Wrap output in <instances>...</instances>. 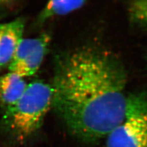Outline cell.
Here are the masks:
<instances>
[{"mask_svg":"<svg viewBox=\"0 0 147 147\" xmlns=\"http://www.w3.org/2000/svg\"><path fill=\"white\" fill-rule=\"evenodd\" d=\"M126 83L125 68L115 55L96 46H81L57 59L52 107L74 137L94 144L125 118Z\"/></svg>","mask_w":147,"mask_h":147,"instance_id":"obj_1","label":"cell"},{"mask_svg":"<svg viewBox=\"0 0 147 147\" xmlns=\"http://www.w3.org/2000/svg\"><path fill=\"white\" fill-rule=\"evenodd\" d=\"M51 84L35 80L28 84L24 94L12 106L4 110L1 126L16 144H24L39 131L52 106Z\"/></svg>","mask_w":147,"mask_h":147,"instance_id":"obj_2","label":"cell"},{"mask_svg":"<svg viewBox=\"0 0 147 147\" xmlns=\"http://www.w3.org/2000/svg\"><path fill=\"white\" fill-rule=\"evenodd\" d=\"M106 147H147V93L128 94L125 118L106 137Z\"/></svg>","mask_w":147,"mask_h":147,"instance_id":"obj_3","label":"cell"},{"mask_svg":"<svg viewBox=\"0 0 147 147\" xmlns=\"http://www.w3.org/2000/svg\"><path fill=\"white\" fill-rule=\"evenodd\" d=\"M51 40L48 33L34 38L23 39L9 65V72L22 78L31 77L40 68Z\"/></svg>","mask_w":147,"mask_h":147,"instance_id":"obj_4","label":"cell"},{"mask_svg":"<svg viewBox=\"0 0 147 147\" xmlns=\"http://www.w3.org/2000/svg\"><path fill=\"white\" fill-rule=\"evenodd\" d=\"M25 20L18 18L0 24V69L9 66L23 39Z\"/></svg>","mask_w":147,"mask_h":147,"instance_id":"obj_5","label":"cell"},{"mask_svg":"<svg viewBox=\"0 0 147 147\" xmlns=\"http://www.w3.org/2000/svg\"><path fill=\"white\" fill-rule=\"evenodd\" d=\"M28 84L24 78L9 72L0 77V106L4 110L12 106L25 91Z\"/></svg>","mask_w":147,"mask_h":147,"instance_id":"obj_6","label":"cell"},{"mask_svg":"<svg viewBox=\"0 0 147 147\" xmlns=\"http://www.w3.org/2000/svg\"><path fill=\"white\" fill-rule=\"evenodd\" d=\"M86 1H50L40 11L37 18L38 24H42L55 17L65 16L82 8Z\"/></svg>","mask_w":147,"mask_h":147,"instance_id":"obj_7","label":"cell"},{"mask_svg":"<svg viewBox=\"0 0 147 147\" xmlns=\"http://www.w3.org/2000/svg\"><path fill=\"white\" fill-rule=\"evenodd\" d=\"M126 6L129 24L136 29L147 30V0L129 1Z\"/></svg>","mask_w":147,"mask_h":147,"instance_id":"obj_8","label":"cell"},{"mask_svg":"<svg viewBox=\"0 0 147 147\" xmlns=\"http://www.w3.org/2000/svg\"><path fill=\"white\" fill-rule=\"evenodd\" d=\"M13 3V1H0V7H7L10 6L11 3Z\"/></svg>","mask_w":147,"mask_h":147,"instance_id":"obj_9","label":"cell"}]
</instances>
